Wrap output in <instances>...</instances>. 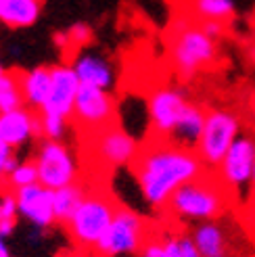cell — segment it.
<instances>
[{
    "label": "cell",
    "instance_id": "obj_1",
    "mask_svg": "<svg viewBox=\"0 0 255 257\" xmlns=\"http://www.w3.org/2000/svg\"><path fill=\"white\" fill-rule=\"evenodd\" d=\"M130 170L140 188V195L157 213L165 211L178 188L205 172L195 151L153 136H147L140 145Z\"/></svg>",
    "mask_w": 255,
    "mask_h": 257
},
{
    "label": "cell",
    "instance_id": "obj_2",
    "mask_svg": "<svg viewBox=\"0 0 255 257\" xmlns=\"http://www.w3.org/2000/svg\"><path fill=\"white\" fill-rule=\"evenodd\" d=\"M232 205V195L220 182L215 172H203L199 178L190 180L174 192L163 213L178 222L199 224L226 215Z\"/></svg>",
    "mask_w": 255,
    "mask_h": 257
},
{
    "label": "cell",
    "instance_id": "obj_3",
    "mask_svg": "<svg viewBox=\"0 0 255 257\" xmlns=\"http://www.w3.org/2000/svg\"><path fill=\"white\" fill-rule=\"evenodd\" d=\"M119 209L117 199L105 188H90L73 215L63 224L78 251H94Z\"/></svg>",
    "mask_w": 255,
    "mask_h": 257
},
{
    "label": "cell",
    "instance_id": "obj_4",
    "mask_svg": "<svg viewBox=\"0 0 255 257\" xmlns=\"http://www.w3.org/2000/svg\"><path fill=\"white\" fill-rule=\"evenodd\" d=\"M170 57L174 71L180 80H195L199 73L207 71L218 61V46L205 36L201 25L186 21H174L172 34L168 38Z\"/></svg>",
    "mask_w": 255,
    "mask_h": 257
},
{
    "label": "cell",
    "instance_id": "obj_5",
    "mask_svg": "<svg viewBox=\"0 0 255 257\" xmlns=\"http://www.w3.org/2000/svg\"><path fill=\"white\" fill-rule=\"evenodd\" d=\"M240 134H243V119L238 113L230 109H207L203 134L195 149L203 168L209 172L218 170V165Z\"/></svg>",
    "mask_w": 255,
    "mask_h": 257
},
{
    "label": "cell",
    "instance_id": "obj_6",
    "mask_svg": "<svg viewBox=\"0 0 255 257\" xmlns=\"http://www.w3.org/2000/svg\"><path fill=\"white\" fill-rule=\"evenodd\" d=\"M153 232L151 224L145 220L140 213H136L130 207L119 205V209L113 217L111 226L103 238L98 240L92 253L98 257H132L138 255L140 247L145 245V240Z\"/></svg>",
    "mask_w": 255,
    "mask_h": 257
},
{
    "label": "cell",
    "instance_id": "obj_7",
    "mask_svg": "<svg viewBox=\"0 0 255 257\" xmlns=\"http://www.w3.org/2000/svg\"><path fill=\"white\" fill-rule=\"evenodd\" d=\"M255 168V136L240 134L215 170V176L232 195L234 203L247 201Z\"/></svg>",
    "mask_w": 255,
    "mask_h": 257
},
{
    "label": "cell",
    "instance_id": "obj_8",
    "mask_svg": "<svg viewBox=\"0 0 255 257\" xmlns=\"http://www.w3.org/2000/svg\"><path fill=\"white\" fill-rule=\"evenodd\" d=\"M34 163L38 168V182L48 190H59L80 182V168L67 145L59 140H42L38 145Z\"/></svg>",
    "mask_w": 255,
    "mask_h": 257
},
{
    "label": "cell",
    "instance_id": "obj_9",
    "mask_svg": "<svg viewBox=\"0 0 255 257\" xmlns=\"http://www.w3.org/2000/svg\"><path fill=\"white\" fill-rule=\"evenodd\" d=\"M90 157L103 170H117L123 165H132L134 157L138 155V140L121 127L117 121L92 134H86Z\"/></svg>",
    "mask_w": 255,
    "mask_h": 257
},
{
    "label": "cell",
    "instance_id": "obj_10",
    "mask_svg": "<svg viewBox=\"0 0 255 257\" xmlns=\"http://www.w3.org/2000/svg\"><path fill=\"white\" fill-rule=\"evenodd\" d=\"M201 257H243V232L226 217L199 222L188 230Z\"/></svg>",
    "mask_w": 255,
    "mask_h": 257
},
{
    "label": "cell",
    "instance_id": "obj_11",
    "mask_svg": "<svg viewBox=\"0 0 255 257\" xmlns=\"http://www.w3.org/2000/svg\"><path fill=\"white\" fill-rule=\"evenodd\" d=\"M71 119L78 125V130H82L84 134L98 132V130H103V127L115 123L117 102L107 90L80 84Z\"/></svg>",
    "mask_w": 255,
    "mask_h": 257
},
{
    "label": "cell",
    "instance_id": "obj_12",
    "mask_svg": "<svg viewBox=\"0 0 255 257\" xmlns=\"http://www.w3.org/2000/svg\"><path fill=\"white\" fill-rule=\"evenodd\" d=\"M188 96L182 88L165 86L157 88L149 96L147 111H149V136L168 140L178 119L182 117L184 109L188 107Z\"/></svg>",
    "mask_w": 255,
    "mask_h": 257
},
{
    "label": "cell",
    "instance_id": "obj_13",
    "mask_svg": "<svg viewBox=\"0 0 255 257\" xmlns=\"http://www.w3.org/2000/svg\"><path fill=\"white\" fill-rule=\"evenodd\" d=\"M50 75H53L50 94L44 102V107L40 109V113L57 115V117H63V119H71L75 96H78V90H80L78 75H75L73 67L67 65V63L50 67Z\"/></svg>",
    "mask_w": 255,
    "mask_h": 257
},
{
    "label": "cell",
    "instance_id": "obj_14",
    "mask_svg": "<svg viewBox=\"0 0 255 257\" xmlns=\"http://www.w3.org/2000/svg\"><path fill=\"white\" fill-rule=\"evenodd\" d=\"M15 201H17L19 213L23 217H28L36 228L44 230L57 222L55 207H53V190L44 188L40 182L15 190Z\"/></svg>",
    "mask_w": 255,
    "mask_h": 257
},
{
    "label": "cell",
    "instance_id": "obj_15",
    "mask_svg": "<svg viewBox=\"0 0 255 257\" xmlns=\"http://www.w3.org/2000/svg\"><path fill=\"white\" fill-rule=\"evenodd\" d=\"M71 67H73L75 75H78L80 84H84V86H94V88L111 92L113 84H115V69L98 53L80 50V53L75 55V59L71 61Z\"/></svg>",
    "mask_w": 255,
    "mask_h": 257
},
{
    "label": "cell",
    "instance_id": "obj_16",
    "mask_svg": "<svg viewBox=\"0 0 255 257\" xmlns=\"http://www.w3.org/2000/svg\"><path fill=\"white\" fill-rule=\"evenodd\" d=\"M36 117L38 111H32L28 107L3 113L0 115V138L11 149L28 145L32 138H36Z\"/></svg>",
    "mask_w": 255,
    "mask_h": 257
},
{
    "label": "cell",
    "instance_id": "obj_17",
    "mask_svg": "<svg viewBox=\"0 0 255 257\" xmlns=\"http://www.w3.org/2000/svg\"><path fill=\"white\" fill-rule=\"evenodd\" d=\"M205 113H207L205 109L190 100L188 107L182 113V117L178 119L174 132L170 134L168 143L188 149V151H195L199 145V138L203 134V125H205Z\"/></svg>",
    "mask_w": 255,
    "mask_h": 257
},
{
    "label": "cell",
    "instance_id": "obj_18",
    "mask_svg": "<svg viewBox=\"0 0 255 257\" xmlns=\"http://www.w3.org/2000/svg\"><path fill=\"white\" fill-rule=\"evenodd\" d=\"M50 84H53V75L50 67H34L30 71H21V92L23 100L32 111H38L44 107V102L50 94Z\"/></svg>",
    "mask_w": 255,
    "mask_h": 257
},
{
    "label": "cell",
    "instance_id": "obj_19",
    "mask_svg": "<svg viewBox=\"0 0 255 257\" xmlns=\"http://www.w3.org/2000/svg\"><path fill=\"white\" fill-rule=\"evenodd\" d=\"M42 13V0H0V23L19 30L30 28Z\"/></svg>",
    "mask_w": 255,
    "mask_h": 257
},
{
    "label": "cell",
    "instance_id": "obj_20",
    "mask_svg": "<svg viewBox=\"0 0 255 257\" xmlns=\"http://www.w3.org/2000/svg\"><path fill=\"white\" fill-rule=\"evenodd\" d=\"M88 188L82 182H75L69 186H63L59 190H53V207H55V220L59 224H65L78 205L84 201Z\"/></svg>",
    "mask_w": 255,
    "mask_h": 257
},
{
    "label": "cell",
    "instance_id": "obj_21",
    "mask_svg": "<svg viewBox=\"0 0 255 257\" xmlns=\"http://www.w3.org/2000/svg\"><path fill=\"white\" fill-rule=\"evenodd\" d=\"M25 107L21 92V71L13 69L0 75V115Z\"/></svg>",
    "mask_w": 255,
    "mask_h": 257
},
{
    "label": "cell",
    "instance_id": "obj_22",
    "mask_svg": "<svg viewBox=\"0 0 255 257\" xmlns=\"http://www.w3.org/2000/svg\"><path fill=\"white\" fill-rule=\"evenodd\" d=\"M193 15L201 21H230L234 17V0H188Z\"/></svg>",
    "mask_w": 255,
    "mask_h": 257
},
{
    "label": "cell",
    "instance_id": "obj_23",
    "mask_svg": "<svg viewBox=\"0 0 255 257\" xmlns=\"http://www.w3.org/2000/svg\"><path fill=\"white\" fill-rule=\"evenodd\" d=\"M163 247H165V257H201L190 232L186 230H176L163 236Z\"/></svg>",
    "mask_w": 255,
    "mask_h": 257
},
{
    "label": "cell",
    "instance_id": "obj_24",
    "mask_svg": "<svg viewBox=\"0 0 255 257\" xmlns=\"http://www.w3.org/2000/svg\"><path fill=\"white\" fill-rule=\"evenodd\" d=\"M38 182V168H36V163H34V159H30V161H19V165L15 168V172H13L7 180H5V184L3 186H7V190H19V188H23V186H32V184H36Z\"/></svg>",
    "mask_w": 255,
    "mask_h": 257
},
{
    "label": "cell",
    "instance_id": "obj_25",
    "mask_svg": "<svg viewBox=\"0 0 255 257\" xmlns=\"http://www.w3.org/2000/svg\"><path fill=\"white\" fill-rule=\"evenodd\" d=\"M40 117H42V140H59L61 143V138L67 132L69 119L57 117V115H44V113H40Z\"/></svg>",
    "mask_w": 255,
    "mask_h": 257
},
{
    "label": "cell",
    "instance_id": "obj_26",
    "mask_svg": "<svg viewBox=\"0 0 255 257\" xmlns=\"http://www.w3.org/2000/svg\"><path fill=\"white\" fill-rule=\"evenodd\" d=\"M90 40H92V30L84 23H75L73 28L67 32V50L80 53L86 44H90Z\"/></svg>",
    "mask_w": 255,
    "mask_h": 257
},
{
    "label": "cell",
    "instance_id": "obj_27",
    "mask_svg": "<svg viewBox=\"0 0 255 257\" xmlns=\"http://www.w3.org/2000/svg\"><path fill=\"white\" fill-rule=\"evenodd\" d=\"M138 257H165V247H163V236L151 232L145 245L140 247Z\"/></svg>",
    "mask_w": 255,
    "mask_h": 257
},
{
    "label": "cell",
    "instance_id": "obj_28",
    "mask_svg": "<svg viewBox=\"0 0 255 257\" xmlns=\"http://www.w3.org/2000/svg\"><path fill=\"white\" fill-rule=\"evenodd\" d=\"M199 25H201V30L205 32V36L211 38L213 42L220 40V38L224 36V32H226V28H224L222 21H201Z\"/></svg>",
    "mask_w": 255,
    "mask_h": 257
},
{
    "label": "cell",
    "instance_id": "obj_29",
    "mask_svg": "<svg viewBox=\"0 0 255 257\" xmlns=\"http://www.w3.org/2000/svg\"><path fill=\"white\" fill-rule=\"evenodd\" d=\"M13 157V149L0 138V184L5 182V170H7V163Z\"/></svg>",
    "mask_w": 255,
    "mask_h": 257
},
{
    "label": "cell",
    "instance_id": "obj_30",
    "mask_svg": "<svg viewBox=\"0 0 255 257\" xmlns=\"http://www.w3.org/2000/svg\"><path fill=\"white\" fill-rule=\"evenodd\" d=\"M240 220H255V190L249 192V197L245 201V207H243V215Z\"/></svg>",
    "mask_w": 255,
    "mask_h": 257
},
{
    "label": "cell",
    "instance_id": "obj_31",
    "mask_svg": "<svg viewBox=\"0 0 255 257\" xmlns=\"http://www.w3.org/2000/svg\"><path fill=\"white\" fill-rule=\"evenodd\" d=\"M15 226H17V220H3V222H0V234L7 238L9 234H13Z\"/></svg>",
    "mask_w": 255,
    "mask_h": 257
},
{
    "label": "cell",
    "instance_id": "obj_32",
    "mask_svg": "<svg viewBox=\"0 0 255 257\" xmlns=\"http://www.w3.org/2000/svg\"><path fill=\"white\" fill-rule=\"evenodd\" d=\"M243 226H245L247 236L253 240V245H255V220H243Z\"/></svg>",
    "mask_w": 255,
    "mask_h": 257
},
{
    "label": "cell",
    "instance_id": "obj_33",
    "mask_svg": "<svg viewBox=\"0 0 255 257\" xmlns=\"http://www.w3.org/2000/svg\"><path fill=\"white\" fill-rule=\"evenodd\" d=\"M0 257H11V251H9V247H7L3 234H0Z\"/></svg>",
    "mask_w": 255,
    "mask_h": 257
},
{
    "label": "cell",
    "instance_id": "obj_34",
    "mask_svg": "<svg viewBox=\"0 0 255 257\" xmlns=\"http://www.w3.org/2000/svg\"><path fill=\"white\" fill-rule=\"evenodd\" d=\"M71 257H98V255L92 253V251H78V253H73Z\"/></svg>",
    "mask_w": 255,
    "mask_h": 257
},
{
    "label": "cell",
    "instance_id": "obj_35",
    "mask_svg": "<svg viewBox=\"0 0 255 257\" xmlns=\"http://www.w3.org/2000/svg\"><path fill=\"white\" fill-rule=\"evenodd\" d=\"M249 109H251V121H253V127H255V96L251 98V105H249Z\"/></svg>",
    "mask_w": 255,
    "mask_h": 257
},
{
    "label": "cell",
    "instance_id": "obj_36",
    "mask_svg": "<svg viewBox=\"0 0 255 257\" xmlns=\"http://www.w3.org/2000/svg\"><path fill=\"white\" fill-rule=\"evenodd\" d=\"M249 61L253 63V65H255V44L249 48Z\"/></svg>",
    "mask_w": 255,
    "mask_h": 257
},
{
    "label": "cell",
    "instance_id": "obj_37",
    "mask_svg": "<svg viewBox=\"0 0 255 257\" xmlns=\"http://www.w3.org/2000/svg\"><path fill=\"white\" fill-rule=\"evenodd\" d=\"M251 190H255V168H253V178H251Z\"/></svg>",
    "mask_w": 255,
    "mask_h": 257
},
{
    "label": "cell",
    "instance_id": "obj_38",
    "mask_svg": "<svg viewBox=\"0 0 255 257\" xmlns=\"http://www.w3.org/2000/svg\"><path fill=\"white\" fill-rule=\"evenodd\" d=\"M5 71H7V69H5V65H3V61H0V75H3Z\"/></svg>",
    "mask_w": 255,
    "mask_h": 257
},
{
    "label": "cell",
    "instance_id": "obj_39",
    "mask_svg": "<svg viewBox=\"0 0 255 257\" xmlns=\"http://www.w3.org/2000/svg\"><path fill=\"white\" fill-rule=\"evenodd\" d=\"M186 3H188V0H186Z\"/></svg>",
    "mask_w": 255,
    "mask_h": 257
},
{
    "label": "cell",
    "instance_id": "obj_40",
    "mask_svg": "<svg viewBox=\"0 0 255 257\" xmlns=\"http://www.w3.org/2000/svg\"><path fill=\"white\" fill-rule=\"evenodd\" d=\"M253 257H255V255H253Z\"/></svg>",
    "mask_w": 255,
    "mask_h": 257
}]
</instances>
